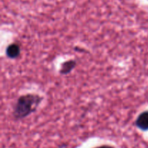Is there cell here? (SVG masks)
Masks as SVG:
<instances>
[{"instance_id":"obj_1","label":"cell","mask_w":148,"mask_h":148,"mask_svg":"<svg viewBox=\"0 0 148 148\" xmlns=\"http://www.w3.org/2000/svg\"><path fill=\"white\" fill-rule=\"evenodd\" d=\"M41 101L42 98L38 95L27 94L22 95L18 98L14 106L13 111L14 116L17 119L25 118L36 111Z\"/></svg>"},{"instance_id":"obj_2","label":"cell","mask_w":148,"mask_h":148,"mask_svg":"<svg viewBox=\"0 0 148 148\" xmlns=\"http://www.w3.org/2000/svg\"><path fill=\"white\" fill-rule=\"evenodd\" d=\"M135 124L142 131H148V111H143L138 116Z\"/></svg>"},{"instance_id":"obj_5","label":"cell","mask_w":148,"mask_h":148,"mask_svg":"<svg viewBox=\"0 0 148 148\" xmlns=\"http://www.w3.org/2000/svg\"><path fill=\"white\" fill-rule=\"evenodd\" d=\"M95 148H114L112 146H110V145H101L100 147H96Z\"/></svg>"},{"instance_id":"obj_4","label":"cell","mask_w":148,"mask_h":148,"mask_svg":"<svg viewBox=\"0 0 148 148\" xmlns=\"http://www.w3.org/2000/svg\"><path fill=\"white\" fill-rule=\"evenodd\" d=\"M76 66V62L74 60H68L64 62L62 64L60 69V73L62 75H66L72 71V69Z\"/></svg>"},{"instance_id":"obj_3","label":"cell","mask_w":148,"mask_h":148,"mask_svg":"<svg viewBox=\"0 0 148 148\" xmlns=\"http://www.w3.org/2000/svg\"><path fill=\"white\" fill-rule=\"evenodd\" d=\"M20 53V47L17 43H12L7 46L6 49V55L10 59L18 57Z\"/></svg>"}]
</instances>
